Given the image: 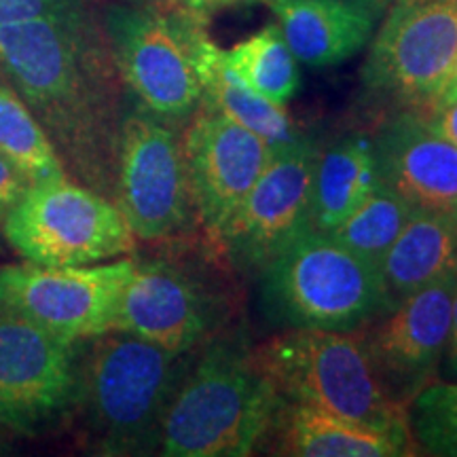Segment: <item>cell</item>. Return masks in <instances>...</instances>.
<instances>
[{"mask_svg":"<svg viewBox=\"0 0 457 457\" xmlns=\"http://www.w3.org/2000/svg\"><path fill=\"white\" fill-rule=\"evenodd\" d=\"M0 71L72 180L112 199L121 131L119 72L87 11L0 26Z\"/></svg>","mask_w":457,"mask_h":457,"instance_id":"6da1fadb","label":"cell"},{"mask_svg":"<svg viewBox=\"0 0 457 457\" xmlns=\"http://www.w3.org/2000/svg\"><path fill=\"white\" fill-rule=\"evenodd\" d=\"M284 398L254 360L244 328L199 347L162 428L159 455L245 457L265 447Z\"/></svg>","mask_w":457,"mask_h":457,"instance_id":"7a4b0ae2","label":"cell"},{"mask_svg":"<svg viewBox=\"0 0 457 457\" xmlns=\"http://www.w3.org/2000/svg\"><path fill=\"white\" fill-rule=\"evenodd\" d=\"M89 341L72 403L91 445L102 455L159 453L165 413L197 350L174 353L125 330Z\"/></svg>","mask_w":457,"mask_h":457,"instance_id":"3957f363","label":"cell"},{"mask_svg":"<svg viewBox=\"0 0 457 457\" xmlns=\"http://www.w3.org/2000/svg\"><path fill=\"white\" fill-rule=\"evenodd\" d=\"M256 278L262 316L279 330L358 333L392 312L379 270L313 228L290 239Z\"/></svg>","mask_w":457,"mask_h":457,"instance_id":"277c9868","label":"cell"},{"mask_svg":"<svg viewBox=\"0 0 457 457\" xmlns=\"http://www.w3.org/2000/svg\"><path fill=\"white\" fill-rule=\"evenodd\" d=\"M254 360L284 403L411 434L407 409L377 379L360 330L288 328L256 343Z\"/></svg>","mask_w":457,"mask_h":457,"instance_id":"5b68a950","label":"cell"},{"mask_svg":"<svg viewBox=\"0 0 457 457\" xmlns=\"http://www.w3.org/2000/svg\"><path fill=\"white\" fill-rule=\"evenodd\" d=\"M205 17L174 3L117 4L106 13V41L121 83L140 106L185 128L202 104L195 38Z\"/></svg>","mask_w":457,"mask_h":457,"instance_id":"8992f818","label":"cell"},{"mask_svg":"<svg viewBox=\"0 0 457 457\" xmlns=\"http://www.w3.org/2000/svg\"><path fill=\"white\" fill-rule=\"evenodd\" d=\"M4 237L28 262L94 265L134 250L119 205L71 176L34 182L3 220Z\"/></svg>","mask_w":457,"mask_h":457,"instance_id":"52a82bcc","label":"cell"},{"mask_svg":"<svg viewBox=\"0 0 457 457\" xmlns=\"http://www.w3.org/2000/svg\"><path fill=\"white\" fill-rule=\"evenodd\" d=\"M455 55L457 0H392L360 77L375 100L426 117L443 98Z\"/></svg>","mask_w":457,"mask_h":457,"instance_id":"ba28073f","label":"cell"},{"mask_svg":"<svg viewBox=\"0 0 457 457\" xmlns=\"http://www.w3.org/2000/svg\"><path fill=\"white\" fill-rule=\"evenodd\" d=\"M112 202L142 242L188 237L202 228L182 151V129L140 104L123 112Z\"/></svg>","mask_w":457,"mask_h":457,"instance_id":"9c48e42d","label":"cell"},{"mask_svg":"<svg viewBox=\"0 0 457 457\" xmlns=\"http://www.w3.org/2000/svg\"><path fill=\"white\" fill-rule=\"evenodd\" d=\"M136 261L77 267H0V307L68 343L114 330Z\"/></svg>","mask_w":457,"mask_h":457,"instance_id":"30bf717a","label":"cell"},{"mask_svg":"<svg viewBox=\"0 0 457 457\" xmlns=\"http://www.w3.org/2000/svg\"><path fill=\"white\" fill-rule=\"evenodd\" d=\"M322 145L301 134L273 148L265 170L210 244L231 270L259 276L290 239L310 228L313 171Z\"/></svg>","mask_w":457,"mask_h":457,"instance_id":"8fae6325","label":"cell"},{"mask_svg":"<svg viewBox=\"0 0 457 457\" xmlns=\"http://www.w3.org/2000/svg\"><path fill=\"white\" fill-rule=\"evenodd\" d=\"M231 322L222 288L165 261L136 262L114 330H125L163 350L185 353L204 347Z\"/></svg>","mask_w":457,"mask_h":457,"instance_id":"7c38bea8","label":"cell"},{"mask_svg":"<svg viewBox=\"0 0 457 457\" xmlns=\"http://www.w3.org/2000/svg\"><path fill=\"white\" fill-rule=\"evenodd\" d=\"M455 286L457 270L409 295L360 330L377 379L400 407L407 409L421 387L438 379L451 335Z\"/></svg>","mask_w":457,"mask_h":457,"instance_id":"4fadbf2b","label":"cell"},{"mask_svg":"<svg viewBox=\"0 0 457 457\" xmlns=\"http://www.w3.org/2000/svg\"><path fill=\"white\" fill-rule=\"evenodd\" d=\"M182 151L199 225L212 244L265 170L273 148L202 102L182 129Z\"/></svg>","mask_w":457,"mask_h":457,"instance_id":"5bb4252c","label":"cell"},{"mask_svg":"<svg viewBox=\"0 0 457 457\" xmlns=\"http://www.w3.org/2000/svg\"><path fill=\"white\" fill-rule=\"evenodd\" d=\"M74 347L0 307V428L32 434L72 404Z\"/></svg>","mask_w":457,"mask_h":457,"instance_id":"9a60e30c","label":"cell"},{"mask_svg":"<svg viewBox=\"0 0 457 457\" xmlns=\"http://www.w3.org/2000/svg\"><path fill=\"white\" fill-rule=\"evenodd\" d=\"M373 151L379 182L413 212L457 222V148L430 128L424 114H387L373 134Z\"/></svg>","mask_w":457,"mask_h":457,"instance_id":"2e32d148","label":"cell"},{"mask_svg":"<svg viewBox=\"0 0 457 457\" xmlns=\"http://www.w3.org/2000/svg\"><path fill=\"white\" fill-rule=\"evenodd\" d=\"M296 62L312 68L343 64L373 38L381 9L353 0H267Z\"/></svg>","mask_w":457,"mask_h":457,"instance_id":"e0dca14e","label":"cell"},{"mask_svg":"<svg viewBox=\"0 0 457 457\" xmlns=\"http://www.w3.org/2000/svg\"><path fill=\"white\" fill-rule=\"evenodd\" d=\"M265 447L293 457H400L415 455L411 434L345 420L328 411L284 403Z\"/></svg>","mask_w":457,"mask_h":457,"instance_id":"ac0fdd59","label":"cell"},{"mask_svg":"<svg viewBox=\"0 0 457 457\" xmlns=\"http://www.w3.org/2000/svg\"><path fill=\"white\" fill-rule=\"evenodd\" d=\"M377 187L373 134L353 131L322 146L313 171L310 228L333 233Z\"/></svg>","mask_w":457,"mask_h":457,"instance_id":"d6986e66","label":"cell"},{"mask_svg":"<svg viewBox=\"0 0 457 457\" xmlns=\"http://www.w3.org/2000/svg\"><path fill=\"white\" fill-rule=\"evenodd\" d=\"M195 68L202 83V102L228 119L259 134L271 148H279L299 138L284 106L262 98L228 64L227 51L210 38L205 26L195 38Z\"/></svg>","mask_w":457,"mask_h":457,"instance_id":"ffe728a7","label":"cell"},{"mask_svg":"<svg viewBox=\"0 0 457 457\" xmlns=\"http://www.w3.org/2000/svg\"><path fill=\"white\" fill-rule=\"evenodd\" d=\"M377 270L394 310L409 295L457 270V222L413 212Z\"/></svg>","mask_w":457,"mask_h":457,"instance_id":"44dd1931","label":"cell"},{"mask_svg":"<svg viewBox=\"0 0 457 457\" xmlns=\"http://www.w3.org/2000/svg\"><path fill=\"white\" fill-rule=\"evenodd\" d=\"M0 157L20 170L30 185L68 176L47 131L7 81H0Z\"/></svg>","mask_w":457,"mask_h":457,"instance_id":"7402d4cb","label":"cell"},{"mask_svg":"<svg viewBox=\"0 0 457 457\" xmlns=\"http://www.w3.org/2000/svg\"><path fill=\"white\" fill-rule=\"evenodd\" d=\"M227 60L256 94L278 106L286 108L301 87L296 57L286 45L278 24L265 26L228 49Z\"/></svg>","mask_w":457,"mask_h":457,"instance_id":"603a6c76","label":"cell"},{"mask_svg":"<svg viewBox=\"0 0 457 457\" xmlns=\"http://www.w3.org/2000/svg\"><path fill=\"white\" fill-rule=\"evenodd\" d=\"M411 216L413 208L392 188L379 182V187L330 236L370 265L379 267L381 259Z\"/></svg>","mask_w":457,"mask_h":457,"instance_id":"cb8c5ba5","label":"cell"},{"mask_svg":"<svg viewBox=\"0 0 457 457\" xmlns=\"http://www.w3.org/2000/svg\"><path fill=\"white\" fill-rule=\"evenodd\" d=\"M407 424L421 453L457 457V381L434 379L407 404Z\"/></svg>","mask_w":457,"mask_h":457,"instance_id":"d4e9b609","label":"cell"},{"mask_svg":"<svg viewBox=\"0 0 457 457\" xmlns=\"http://www.w3.org/2000/svg\"><path fill=\"white\" fill-rule=\"evenodd\" d=\"M85 13V0H0V26Z\"/></svg>","mask_w":457,"mask_h":457,"instance_id":"484cf974","label":"cell"},{"mask_svg":"<svg viewBox=\"0 0 457 457\" xmlns=\"http://www.w3.org/2000/svg\"><path fill=\"white\" fill-rule=\"evenodd\" d=\"M30 182L20 170H15L7 159L0 157V222L11 212V208L24 197Z\"/></svg>","mask_w":457,"mask_h":457,"instance_id":"4316f807","label":"cell"},{"mask_svg":"<svg viewBox=\"0 0 457 457\" xmlns=\"http://www.w3.org/2000/svg\"><path fill=\"white\" fill-rule=\"evenodd\" d=\"M426 121L438 136H443L457 148V100L434 108L432 112L426 114Z\"/></svg>","mask_w":457,"mask_h":457,"instance_id":"83f0119b","label":"cell"},{"mask_svg":"<svg viewBox=\"0 0 457 457\" xmlns=\"http://www.w3.org/2000/svg\"><path fill=\"white\" fill-rule=\"evenodd\" d=\"M438 379L457 381V286L453 295V313H451V335L441 362V370H438Z\"/></svg>","mask_w":457,"mask_h":457,"instance_id":"f1b7e54d","label":"cell"},{"mask_svg":"<svg viewBox=\"0 0 457 457\" xmlns=\"http://www.w3.org/2000/svg\"><path fill=\"white\" fill-rule=\"evenodd\" d=\"M171 3L179 4L182 9L191 11V13H195L199 17H208L212 11L233 7V4H239V3H248V0H171Z\"/></svg>","mask_w":457,"mask_h":457,"instance_id":"f546056e","label":"cell"},{"mask_svg":"<svg viewBox=\"0 0 457 457\" xmlns=\"http://www.w3.org/2000/svg\"><path fill=\"white\" fill-rule=\"evenodd\" d=\"M453 100H457V55L453 60V66H451L447 87H445V91H443V98H441V102H438V106L447 104V102H453Z\"/></svg>","mask_w":457,"mask_h":457,"instance_id":"4dcf8cb0","label":"cell"},{"mask_svg":"<svg viewBox=\"0 0 457 457\" xmlns=\"http://www.w3.org/2000/svg\"><path fill=\"white\" fill-rule=\"evenodd\" d=\"M248 3H253V0H248ZM261 3H267V0H261ZM353 3H362V4H369V7H375V9H387V4L392 3V0H353Z\"/></svg>","mask_w":457,"mask_h":457,"instance_id":"1f68e13d","label":"cell"},{"mask_svg":"<svg viewBox=\"0 0 457 457\" xmlns=\"http://www.w3.org/2000/svg\"><path fill=\"white\" fill-rule=\"evenodd\" d=\"M131 4H148V3H165V0H128Z\"/></svg>","mask_w":457,"mask_h":457,"instance_id":"d6a6232c","label":"cell"}]
</instances>
